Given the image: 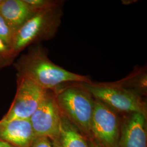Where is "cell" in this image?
<instances>
[{"label": "cell", "mask_w": 147, "mask_h": 147, "mask_svg": "<svg viewBox=\"0 0 147 147\" xmlns=\"http://www.w3.org/2000/svg\"><path fill=\"white\" fill-rule=\"evenodd\" d=\"M16 76L25 77L45 90L53 92L69 82L91 83L88 77L74 73L53 62L40 44L28 47L25 54L13 64Z\"/></svg>", "instance_id": "1"}, {"label": "cell", "mask_w": 147, "mask_h": 147, "mask_svg": "<svg viewBox=\"0 0 147 147\" xmlns=\"http://www.w3.org/2000/svg\"><path fill=\"white\" fill-rule=\"evenodd\" d=\"M53 92L61 113L87 138H91L95 100L92 95L80 83L63 86Z\"/></svg>", "instance_id": "2"}, {"label": "cell", "mask_w": 147, "mask_h": 147, "mask_svg": "<svg viewBox=\"0 0 147 147\" xmlns=\"http://www.w3.org/2000/svg\"><path fill=\"white\" fill-rule=\"evenodd\" d=\"M63 5L37 11L15 32L11 47L18 56L26 47L55 37L61 24Z\"/></svg>", "instance_id": "3"}, {"label": "cell", "mask_w": 147, "mask_h": 147, "mask_svg": "<svg viewBox=\"0 0 147 147\" xmlns=\"http://www.w3.org/2000/svg\"><path fill=\"white\" fill-rule=\"evenodd\" d=\"M92 96L117 112L139 113L147 116V105L141 96L113 82L80 83Z\"/></svg>", "instance_id": "4"}, {"label": "cell", "mask_w": 147, "mask_h": 147, "mask_svg": "<svg viewBox=\"0 0 147 147\" xmlns=\"http://www.w3.org/2000/svg\"><path fill=\"white\" fill-rule=\"evenodd\" d=\"M91 121L92 137L104 147H118L121 122L117 112L94 99Z\"/></svg>", "instance_id": "5"}, {"label": "cell", "mask_w": 147, "mask_h": 147, "mask_svg": "<svg viewBox=\"0 0 147 147\" xmlns=\"http://www.w3.org/2000/svg\"><path fill=\"white\" fill-rule=\"evenodd\" d=\"M17 77V88L14 99L7 113L1 119H30L41 103L47 90L43 89L31 80Z\"/></svg>", "instance_id": "6"}, {"label": "cell", "mask_w": 147, "mask_h": 147, "mask_svg": "<svg viewBox=\"0 0 147 147\" xmlns=\"http://www.w3.org/2000/svg\"><path fill=\"white\" fill-rule=\"evenodd\" d=\"M61 116L55 93L47 90L41 103L30 118L35 135L47 137L53 141L56 140L60 131Z\"/></svg>", "instance_id": "7"}, {"label": "cell", "mask_w": 147, "mask_h": 147, "mask_svg": "<svg viewBox=\"0 0 147 147\" xmlns=\"http://www.w3.org/2000/svg\"><path fill=\"white\" fill-rule=\"evenodd\" d=\"M147 116L127 113L121 122L118 147H147Z\"/></svg>", "instance_id": "8"}, {"label": "cell", "mask_w": 147, "mask_h": 147, "mask_svg": "<svg viewBox=\"0 0 147 147\" xmlns=\"http://www.w3.org/2000/svg\"><path fill=\"white\" fill-rule=\"evenodd\" d=\"M36 135L30 119L0 120V140L15 147H30Z\"/></svg>", "instance_id": "9"}, {"label": "cell", "mask_w": 147, "mask_h": 147, "mask_svg": "<svg viewBox=\"0 0 147 147\" xmlns=\"http://www.w3.org/2000/svg\"><path fill=\"white\" fill-rule=\"evenodd\" d=\"M34 13L25 0H0V15L14 33Z\"/></svg>", "instance_id": "10"}, {"label": "cell", "mask_w": 147, "mask_h": 147, "mask_svg": "<svg viewBox=\"0 0 147 147\" xmlns=\"http://www.w3.org/2000/svg\"><path fill=\"white\" fill-rule=\"evenodd\" d=\"M53 142L55 147H90L88 138L62 114L58 136Z\"/></svg>", "instance_id": "11"}, {"label": "cell", "mask_w": 147, "mask_h": 147, "mask_svg": "<svg viewBox=\"0 0 147 147\" xmlns=\"http://www.w3.org/2000/svg\"><path fill=\"white\" fill-rule=\"evenodd\" d=\"M115 84L141 96L147 94V73L146 68L135 69L129 76Z\"/></svg>", "instance_id": "12"}, {"label": "cell", "mask_w": 147, "mask_h": 147, "mask_svg": "<svg viewBox=\"0 0 147 147\" xmlns=\"http://www.w3.org/2000/svg\"><path fill=\"white\" fill-rule=\"evenodd\" d=\"M17 56L13 49L0 39V69L13 65Z\"/></svg>", "instance_id": "13"}, {"label": "cell", "mask_w": 147, "mask_h": 147, "mask_svg": "<svg viewBox=\"0 0 147 147\" xmlns=\"http://www.w3.org/2000/svg\"><path fill=\"white\" fill-rule=\"evenodd\" d=\"M36 13L63 5V1L59 0H25Z\"/></svg>", "instance_id": "14"}, {"label": "cell", "mask_w": 147, "mask_h": 147, "mask_svg": "<svg viewBox=\"0 0 147 147\" xmlns=\"http://www.w3.org/2000/svg\"><path fill=\"white\" fill-rule=\"evenodd\" d=\"M14 35V32L0 15V39L11 47Z\"/></svg>", "instance_id": "15"}, {"label": "cell", "mask_w": 147, "mask_h": 147, "mask_svg": "<svg viewBox=\"0 0 147 147\" xmlns=\"http://www.w3.org/2000/svg\"><path fill=\"white\" fill-rule=\"evenodd\" d=\"M30 147H55L53 140L47 137L36 136Z\"/></svg>", "instance_id": "16"}, {"label": "cell", "mask_w": 147, "mask_h": 147, "mask_svg": "<svg viewBox=\"0 0 147 147\" xmlns=\"http://www.w3.org/2000/svg\"><path fill=\"white\" fill-rule=\"evenodd\" d=\"M90 147H104L99 144L98 142H96L93 138H88Z\"/></svg>", "instance_id": "17"}, {"label": "cell", "mask_w": 147, "mask_h": 147, "mask_svg": "<svg viewBox=\"0 0 147 147\" xmlns=\"http://www.w3.org/2000/svg\"><path fill=\"white\" fill-rule=\"evenodd\" d=\"M0 147H15L7 142L0 140Z\"/></svg>", "instance_id": "18"}]
</instances>
